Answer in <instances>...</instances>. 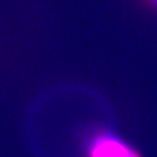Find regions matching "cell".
Listing matches in <instances>:
<instances>
[{
  "mask_svg": "<svg viewBox=\"0 0 157 157\" xmlns=\"http://www.w3.org/2000/svg\"><path fill=\"white\" fill-rule=\"evenodd\" d=\"M89 157H141V155L118 137L101 135L92 142Z\"/></svg>",
  "mask_w": 157,
  "mask_h": 157,
  "instance_id": "obj_1",
  "label": "cell"
}]
</instances>
